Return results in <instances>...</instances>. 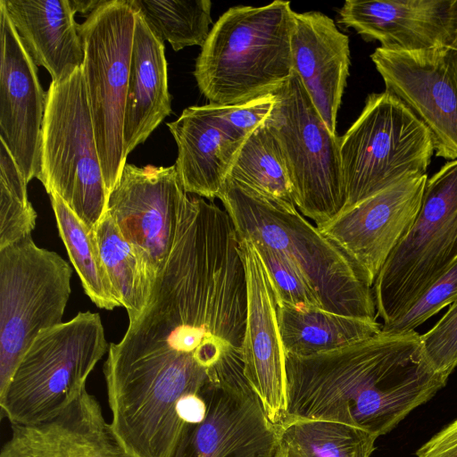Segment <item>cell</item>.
Segmentation results:
<instances>
[{"label": "cell", "instance_id": "35", "mask_svg": "<svg viewBox=\"0 0 457 457\" xmlns=\"http://www.w3.org/2000/svg\"><path fill=\"white\" fill-rule=\"evenodd\" d=\"M450 46L457 51V0L453 18Z\"/></svg>", "mask_w": 457, "mask_h": 457}, {"label": "cell", "instance_id": "2", "mask_svg": "<svg viewBox=\"0 0 457 457\" xmlns=\"http://www.w3.org/2000/svg\"><path fill=\"white\" fill-rule=\"evenodd\" d=\"M289 1L237 5L213 24L194 76L210 104L235 105L272 94L294 71Z\"/></svg>", "mask_w": 457, "mask_h": 457}, {"label": "cell", "instance_id": "32", "mask_svg": "<svg viewBox=\"0 0 457 457\" xmlns=\"http://www.w3.org/2000/svg\"><path fill=\"white\" fill-rule=\"evenodd\" d=\"M420 338L431 366L448 378L457 366V300Z\"/></svg>", "mask_w": 457, "mask_h": 457}, {"label": "cell", "instance_id": "24", "mask_svg": "<svg viewBox=\"0 0 457 457\" xmlns=\"http://www.w3.org/2000/svg\"><path fill=\"white\" fill-rule=\"evenodd\" d=\"M283 457H370L376 436L345 423L295 420L278 426Z\"/></svg>", "mask_w": 457, "mask_h": 457}, {"label": "cell", "instance_id": "28", "mask_svg": "<svg viewBox=\"0 0 457 457\" xmlns=\"http://www.w3.org/2000/svg\"><path fill=\"white\" fill-rule=\"evenodd\" d=\"M137 12L161 40L174 51L204 44L211 31L212 2L209 0H130Z\"/></svg>", "mask_w": 457, "mask_h": 457}, {"label": "cell", "instance_id": "36", "mask_svg": "<svg viewBox=\"0 0 457 457\" xmlns=\"http://www.w3.org/2000/svg\"><path fill=\"white\" fill-rule=\"evenodd\" d=\"M278 457H283L281 451L279 452V453H278Z\"/></svg>", "mask_w": 457, "mask_h": 457}, {"label": "cell", "instance_id": "17", "mask_svg": "<svg viewBox=\"0 0 457 457\" xmlns=\"http://www.w3.org/2000/svg\"><path fill=\"white\" fill-rule=\"evenodd\" d=\"M167 126L178 146L174 165L185 192L218 198L248 137L230 126L213 104L189 106Z\"/></svg>", "mask_w": 457, "mask_h": 457}, {"label": "cell", "instance_id": "21", "mask_svg": "<svg viewBox=\"0 0 457 457\" xmlns=\"http://www.w3.org/2000/svg\"><path fill=\"white\" fill-rule=\"evenodd\" d=\"M25 50L53 82L70 78L84 62L71 0H0Z\"/></svg>", "mask_w": 457, "mask_h": 457}, {"label": "cell", "instance_id": "13", "mask_svg": "<svg viewBox=\"0 0 457 457\" xmlns=\"http://www.w3.org/2000/svg\"><path fill=\"white\" fill-rule=\"evenodd\" d=\"M187 195L175 165L140 168L129 163L109 195L106 212L136 249L153 280L173 247Z\"/></svg>", "mask_w": 457, "mask_h": 457}, {"label": "cell", "instance_id": "34", "mask_svg": "<svg viewBox=\"0 0 457 457\" xmlns=\"http://www.w3.org/2000/svg\"><path fill=\"white\" fill-rule=\"evenodd\" d=\"M417 457H457V420L433 436L416 452Z\"/></svg>", "mask_w": 457, "mask_h": 457}, {"label": "cell", "instance_id": "7", "mask_svg": "<svg viewBox=\"0 0 457 457\" xmlns=\"http://www.w3.org/2000/svg\"><path fill=\"white\" fill-rule=\"evenodd\" d=\"M457 260V160L428 179L419 214L373 286L387 325L406 312Z\"/></svg>", "mask_w": 457, "mask_h": 457}, {"label": "cell", "instance_id": "11", "mask_svg": "<svg viewBox=\"0 0 457 457\" xmlns=\"http://www.w3.org/2000/svg\"><path fill=\"white\" fill-rule=\"evenodd\" d=\"M206 416L187 424L172 457H278V426L247 382L241 349L228 346L199 393Z\"/></svg>", "mask_w": 457, "mask_h": 457}, {"label": "cell", "instance_id": "25", "mask_svg": "<svg viewBox=\"0 0 457 457\" xmlns=\"http://www.w3.org/2000/svg\"><path fill=\"white\" fill-rule=\"evenodd\" d=\"M95 232L115 297L132 322L145 307L154 280L136 249L123 237L108 212Z\"/></svg>", "mask_w": 457, "mask_h": 457}, {"label": "cell", "instance_id": "14", "mask_svg": "<svg viewBox=\"0 0 457 457\" xmlns=\"http://www.w3.org/2000/svg\"><path fill=\"white\" fill-rule=\"evenodd\" d=\"M427 174L410 175L343 210L320 230L372 286L385 262L412 227L421 206Z\"/></svg>", "mask_w": 457, "mask_h": 457}, {"label": "cell", "instance_id": "6", "mask_svg": "<svg viewBox=\"0 0 457 457\" xmlns=\"http://www.w3.org/2000/svg\"><path fill=\"white\" fill-rule=\"evenodd\" d=\"M343 210L413 174H427L435 147L425 124L393 94H370L340 137Z\"/></svg>", "mask_w": 457, "mask_h": 457}, {"label": "cell", "instance_id": "12", "mask_svg": "<svg viewBox=\"0 0 457 457\" xmlns=\"http://www.w3.org/2000/svg\"><path fill=\"white\" fill-rule=\"evenodd\" d=\"M370 58L386 91L428 129L436 155L457 160V51L449 46L413 51L378 46Z\"/></svg>", "mask_w": 457, "mask_h": 457}, {"label": "cell", "instance_id": "5", "mask_svg": "<svg viewBox=\"0 0 457 457\" xmlns=\"http://www.w3.org/2000/svg\"><path fill=\"white\" fill-rule=\"evenodd\" d=\"M37 179L57 194L92 230L107 212L109 191L103 175L82 67L51 82L40 137Z\"/></svg>", "mask_w": 457, "mask_h": 457}, {"label": "cell", "instance_id": "1", "mask_svg": "<svg viewBox=\"0 0 457 457\" xmlns=\"http://www.w3.org/2000/svg\"><path fill=\"white\" fill-rule=\"evenodd\" d=\"M286 409L280 422L330 420L377 437L445 386L416 331L378 334L308 357L285 354Z\"/></svg>", "mask_w": 457, "mask_h": 457}, {"label": "cell", "instance_id": "19", "mask_svg": "<svg viewBox=\"0 0 457 457\" xmlns=\"http://www.w3.org/2000/svg\"><path fill=\"white\" fill-rule=\"evenodd\" d=\"M455 4L456 0H346L338 22L387 49L450 46Z\"/></svg>", "mask_w": 457, "mask_h": 457}, {"label": "cell", "instance_id": "29", "mask_svg": "<svg viewBox=\"0 0 457 457\" xmlns=\"http://www.w3.org/2000/svg\"><path fill=\"white\" fill-rule=\"evenodd\" d=\"M0 249L31 235L37 212L29 201V182L0 140Z\"/></svg>", "mask_w": 457, "mask_h": 457}, {"label": "cell", "instance_id": "33", "mask_svg": "<svg viewBox=\"0 0 457 457\" xmlns=\"http://www.w3.org/2000/svg\"><path fill=\"white\" fill-rule=\"evenodd\" d=\"M275 102L274 95L268 94L235 105H220L222 117L243 135L249 137L265 123Z\"/></svg>", "mask_w": 457, "mask_h": 457}, {"label": "cell", "instance_id": "10", "mask_svg": "<svg viewBox=\"0 0 457 457\" xmlns=\"http://www.w3.org/2000/svg\"><path fill=\"white\" fill-rule=\"evenodd\" d=\"M72 270L31 235L0 249V393L37 335L62 323Z\"/></svg>", "mask_w": 457, "mask_h": 457}, {"label": "cell", "instance_id": "30", "mask_svg": "<svg viewBox=\"0 0 457 457\" xmlns=\"http://www.w3.org/2000/svg\"><path fill=\"white\" fill-rule=\"evenodd\" d=\"M252 243L264 266L277 304L323 309L312 287L287 256L263 243Z\"/></svg>", "mask_w": 457, "mask_h": 457}, {"label": "cell", "instance_id": "26", "mask_svg": "<svg viewBox=\"0 0 457 457\" xmlns=\"http://www.w3.org/2000/svg\"><path fill=\"white\" fill-rule=\"evenodd\" d=\"M48 195L60 237L85 293L99 308L111 311L120 306L103 263L96 232L57 194Z\"/></svg>", "mask_w": 457, "mask_h": 457}, {"label": "cell", "instance_id": "22", "mask_svg": "<svg viewBox=\"0 0 457 457\" xmlns=\"http://www.w3.org/2000/svg\"><path fill=\"white\" fill-rule=\"evenodd\" d=\"M163 41L136 12L123 128L126 158L171 113Z\"/></svg>", "mask_w": 457, "mask_h": 457}, {"label": "cell", "instance_id": "31", "mask_svg": "<svg viewBox=\"0 0 457 457\" xmlns=\"http://www.w3.org/2000/svg\"><path fill=\"white\" fill-rule=\"evenodd\" d=\"M457 300V260L403 315L382 330L390 333L415 331L427 320Z\"/></svg>", "mask_w": 457, "mask_h": 457}, {"label": "cell", "instance_id": "16", "mask_svg": "<svg viewBox=\"0 0 457 457\" xmlns=\"http://www.w3.org/2000/svg\"><path fill=\"white\" fill-rule=\"evenodd\" d=\"M0 140L29 182L40 171V137L46 94L37 66L0 4Z\"/></svg>", "mask_w": 457, "mask_h": 457}, {"label": "cell", "instance_id": "23", "mask_svg": "<svg viewBox=\"0 0 457 457\" xmlns=\"http://www.w3.org/2000/svg\"><path fill=\"white\" fill-rule=\"evenodd\" d=\"M285 354L308 357L346 347L382 329L377 320L346 316L319 307L277 304Z\"/></svg>", "mask_w": 457, "mask_h": 457}, {"label": "cell", "instance_id": "4", "mask_svg": "<svg viewBox=\"0 0 457 457\" xmlns=\"http://www.w3.org/2000/svg\"><path fill=\"white\" fill-rule=\"evenodd\" d=\"M109 346L97 312H80L41 331L0 393L2 417L11 426L54 418L87 389L88 376Z\"/></svg>", "mask_w": 457, "mask_h": 457}, {"label": "cell", "instance_id": "9", "mask_svg": "<svg viewBox=\"0 0 457 457\" xmlns=\"http://www.w3.org/2000/svg\"><path fill=\"white\" fill-rule=\"evenodd\" d=\"M135 26L130 0H103L79 25L87 101L109 194L126 165L123 128Z\"/></svg>", "mask_w": 457, "mask_h": 457}, {"label": "cell", "instance_id": "27", "mask_svg": "<svg viewBox=\"0 0 457 457\" xmlns=\"http://www.w3.org/2000/svg\"><path fill=\"white\" fill-rule=\"evenodd\" d=\"M228 178L289 209H297L278 144L262 124L243 144Z\"/></svg>", "mask_w": 457, "mask_h": 457}, {"label": "cell", "instance_id": "3", "mask_svg": "<svg viewBox=\"0 0 457 457\" xmlns=\"http://www.w3.org/2000/svg\"><path fill=\"white\" fill-rule=\"evenodd\" d=\"M218 198L238 236L287 256L318 295L324 310L377 320L372 288L345 253L297 209H289L228 178Z\"/></svg>", "mask_w": 457, "mask_h": 457}, {"label": "cell", "instance_id": "20", "mask_svg": "<svg viewBox=\"0 0 457 457\" xmlns=\"http://www.w3.org/2000/svg\"><path fill=\"white\" fill-rule=\"evenodd\" d=\"M291 52L294 71L328 129L336 133L351 63L348 37L320 12H295Z\"/></svg>", "mask_w": 457, "mask_h": 457}, {"label": "cell", "instance_id": "18", "mask_svg": "<svg viewBox=\"0 0 457 457\" xmlns=\"http://www.w3.org/2000/svg\"><path fill=\"white\" fill-rule=\"evenodd\" d=\"M0 457H134L104 419L96 397L86 389L54 418L12 425Z\"/></svg>", "mask_w": 457, "mask_h": 457}, {"label": "cell", "instance_id": "8", "mask_svg": "<svg viewBox=\"0 0 457 457\" xmlns=\"http://www.w3.org/2000/svg\"><path fill=\"white\" fill-rule=\"evenodd\" d=\"M272 94L265 125L278 144L297 210L321 228L345 204L340 137L328 129L295 71Z\"/></svg>", "mask_w": 457, "mask_h": 457}, {"label": "cell", "instance_id": "15", "mask_svg": "<svg viewBox=\"0 0 457 457\" xmlns=\"http://www.w3.org/2000/svg\"><path fill=\"white\" fill-rule=\"evenodd\" d=\"M240 246L247 284V312L241 346L244 375L268 419L278 426L286 409V385L277 303L253 244L240 237Z\"/></svg>", "mask_w": 457, "mask_h": 457}]
</instances>
